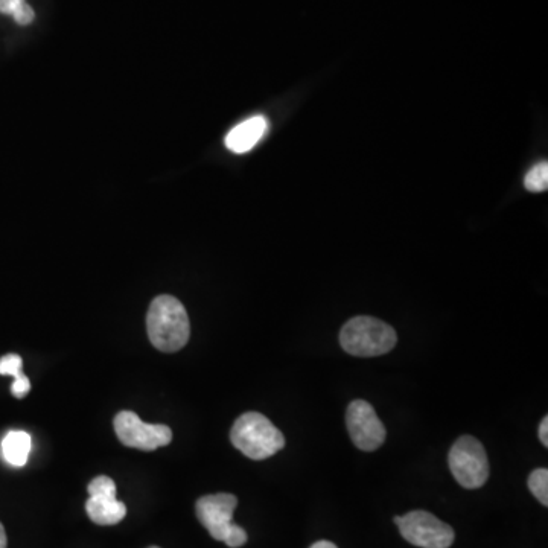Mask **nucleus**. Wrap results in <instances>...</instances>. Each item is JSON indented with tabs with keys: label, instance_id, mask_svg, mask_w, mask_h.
I'll use <instances>...</instances> for the list:
<instances>
[{
	"label": "nucleus",
	"instance_id": "12",
	"mask_svg": "<svg viewBox=\"0 0 548 548\" xmlns=\"http://www.w3.org/2000/svg\"><path fill=\"white\" fill-rule=\"evenodd\" d=\"M527 191L544 192L548 188V163L541 162L533 166L524 179Z\"/></svg>",
	"mask_w": 548,
	"mask_h": 548
},
{
	"label": "nucleus",
	"instance_id": "18",
	"mask_svg": "<svg viewBox=\"0 0 548 548\" xmlns=\"http://www.w3.org/2000/svg\"><path fill=\"white\" fill-rule=\"evenodd\" d=\"M25 0H0V13L13 14L16 8H19Z\"/></svg>",
	"mask_w": 548,
	"mask_h": 548
},
{
	"label": "nucleus",
	"instance_id": "21",
	"mask_svg": "<svg viewBox=\"0 0 548 548\" xmlns=\"http://www.w3.org/2000/svg\"><path fill=\"white\" fill-rule=\"evenodd\" d=\"M310 548H338L337 545L332 544L329 541H319L316 544L311 545Z\"/></svg>",
	"mask_w": 548,
	"mask_h": 548
},
{
	"label": "nucleus",
	"instance_id": "7",
	"mask_svg": "<svg viewBox=\"0 0 548 548\" xmlns=\"http://www.w3.org/2000/svg\"><path fill=\"white\" fill-rule=\"evenodd\" d=\"M115 431L125 447L154 451L173 440V431L166 425L145 424L133 411H121L115 418Z\"/></svg>",
	"mask_w": 548,
	"mask_h": 548
},
{
	"label": "nucleus",
	"instance_id": "6",
	"mask_svg": "<svg viewBox=\"0 0 548 548\" xmlns=\"http://www.w3.org/2000/svg\"><path fill=\"white\" fill-rule=\"evenodd\" d=\"M402 538L421 548H450L456 539L453 527L443 523L433 513L413 510L395 518Z\"/></svg>",
	"mask_w": 548,
	"mask_h": 548
},
{
	"label": "nucleus",
	"instance_id": "3",
	"mask_svg": "<svg viewBox=\"0 0 548 548\" xmlns=\"http://www.w3.org/2000/svg\"><path fill=\"white\" fill-rule=\"evenodd\" d=\"M396 341L395 329L375 317H354L340 332L341 348L354 357H380L392 351Z\"/></svg>",
	"mask_w": 548,
	"mask_h": 548
},
{
	"label": "nucleus",
	"instance_id": "4",
	"mask_svg": "<svg viewBox=\"0 0 548 548\" xmlns=\"http://www.w3.org/2000/svg\"><path fill=\"white\" fill-rule=\"evenodd\" d=\"M236 506L238 498L232 494L206 495L195 504L198 521L204 529L215 541H223L230 548L243 547L247 542L246 530L232 521Z\"/></svg>",
	"mask_w": 548,
	"mask_h": 548
},
{
	"label": "nucleus",
	"instance_id": "5",
	"mask_svg": "<svg viewBox=\"0 0 548 548\" xmlns=\"http://www.w3.org/2000/svg\"><path fill=\"white\" fill-rule=\"evenodd\" d=\"M448 463L457 483L465 489L482 488L488 480V454L475 437L457 439L451 448Z\"/></svg>",
	"mask_w": 548,
	"mask_h": 548
},
{
	"label": "nucleus",
	"instance_id": "9",
	"mask_svg": "<svg viewBox=\"0 0 548 548\" xmlns=\"http://www.w3.org/2000/svg\"><path fill=\"white\" fill-rule=\"evenodd\" d=\"M268 130V122L264 116H253L241 122L229 131L226 136V147L232 153L244 154L255 148Z\"/></svg>",
	"mask_w": 548,
	"mask_h": 548
},
{
	"label": "nucleus",
	"instance_id": "17",
	"mask_svg": "<svg viewBox=\"0 0 548 548\" xmlns=\"http://www.w3.org/2000/svg\"><path fill=\"white\" fill-rule=\"evenodd\" d=\"M31 390V383L26 375L19 376L14 380L13 386H11V393L16 396L17 399L25 398Z\"/></svg>",
	"mask_w": 548,
	"mask_h": 548
},
{
	"label": "nucleus",
	"instance_id": "16",
	"mask_svg": "<svg viewBox=\"0 0 548 548\" xmlns=\"http://www.w3.org/2000/svg\"><path fill=\"white\" fill-rule=\"evenodd\" d=\"M11 16L14 17V20H16L19 25H29V23H32V20H34V17H36V14H34V10H32L31 7H29L26 2H23L22 5H20L19 8H16V11H14Z\"/></svg>",
	"mask_w": 548,
	"mask_h": 548
},
{
	"label": "nucleus",
	"instance_id": "2",
	"mask_svg": "<svg viewBox=\"0 0 548 548\" xmlns=\"http://www.w3.org/2000/svg\"><path fill=\"white\" fill-rule=\"evenodd\" d=\"M233 447L252 460H265L285 447V437L270 419L249 411L239 416L230 431Z\"/></svg>",
	"mask_w": 548,
	"mask_h": 548
},
{
	"label": "nucleus",
	"instance_id": "19",
	"mask_svg": "<svg viewBox=\"0 0 548 548\" xmlns=\"http://www.w3.org/2000/svg\"><path fill=\"white\" fill-rule=\"evenodd\" d=\"M539 440H541L544 447H548V418L545 416L542 419L541 425H539Z\"/></svg>",
	"mask_w": 548,
	"mask_h": 548
},
{
	"label": "nucleus",
	"instance_id": "1",
	"mask_svg": "<svg viewBox=\"0 0 548 548\" xmlns=\"http://www.w3.org/2000/svg\"><path fill=\"white\" fill-rule=\"evenodd\" d=\"M147 332L154 348L166 354L185 348L191 335L188 313L176 297H156L147 314Z\"/></svg>",
	"mask_w": 548,
	"mask_h": 548
},
{
	"label": "nucleus",
	"instance_id": "20",
	"mask_svg": "<svg viewBox=\"0 0 548 548\" xmlns=\"http://www.w3.org/2000/svg\"><path fill=\"white\" fill-rule=\"evenodd\" d=\"M7 533H5L4 526L0 524V548H7Z\"/></svg>",
	"mask_w": 548,
	"mask_h": 548
},
{
	"label": "nucleus",
	"instance_id": "15",
	"mask_svg": "<svg viewBox=\"0 0 548 548\" xmlns=\"http://www.w3.org/2000/svg\"><path fill=\"white\" fill-rule=\"evenodd\" d=\"M87 492L89 495H116V485L112 478L99 475L90 482Z\"/></svg>",
	"mask_w": 548,
	"mask_h": 548
},
{
	"label": "nucleus",
	"instance_id": "13",
	"mask_svg": "<svg viewBox=\"0 0 548 548\" xmlns=\"http://www.w3.org/2000/svg\"><path fill=\"white\" fill-rule=\"evenodd\" d=\"M529 488L542 506H548V471L545 468L535 469L529 477Z\"/></svg>",
	"mask_w": 548,
	"mask_h": 548
},
{
	"label": "nucleus",
	"instance_id": "8",
	"mask_svg": "<svg viewBox=\"0 0 548 548\" xmlns=\"http://www.w3.org/2000/svg\"><path fill=\"white\" fill-rule=\"evenodd\" d=\"M349 434L361 451H376L386 442V427L375 408L363 399L351 402L346 415Z\"/></svg>",
	"mask_w": 548,
	"mask_h": 548
},
{
	"label": "nucleus",
	"instance_id": "14",
	"mask_svg": "<svg viewBox=\"0 0 548 548\" xmlns=\"http://www.w3.org/2000/svg\"><path fill=\"white\" fill-rule=\"evenodd\" d=\"M23 360L17 354H8L0 358V375L13 376L14 380L23 375Z\"/></svg>",
	"mask_w": 548,
	"mask_h": 548
},
{
	"label": "nucleus",
	"instance_id": "10",
	"mask_svg": "<svg viewBox=\"0 0 548 548\" xmlns=\"http://www.w3.org/2000/svg\"><path fill=\"white\" fill-rule=\"evenodd\" d=\"M86 512L98 526H115L127 515V506L116 495H89Z\"/></svg>",
	"mask_w": 548,
	"mask_h": 548
},
{
	"label": "nucleus",
	"instance_id": "11",
	"mask_svg": "<svg viewBox=\"0 0 548 548\" xmlns=\"http://www.w3.org/2000/svg\"><path fill=\"white\" fill-rule=\"evenodd\" d=\"M31 453V436L26 431H10L2 440V456L11 466L22 468Z\"/></svg>",
	"mask_w": 548,
	"mask_h": 548
},
{
	"label": "nucleus",
	"instance_id": "22",
	"mask_svg": "<svg viewBox=\"0 0 548 548\" xmlns=\"http://www.w3.org/2000/svg\"><path fill=\"white\" fill-rule=\"evenodd\" d=\"M148 548H159V547H148Z\"/></svg>",
	"mask_w": 548,
	"mask_h": 548
}]
</instances>
